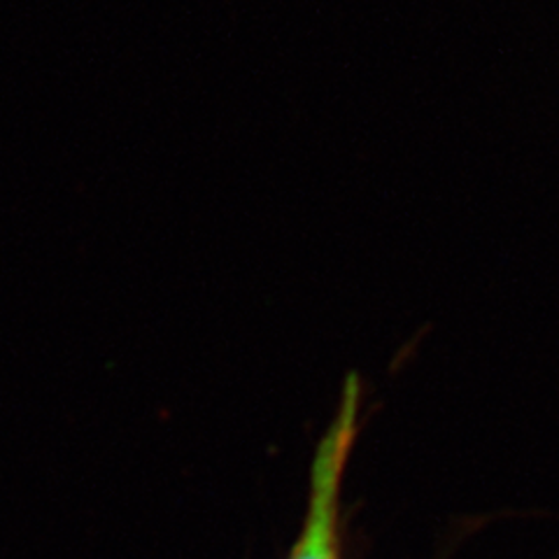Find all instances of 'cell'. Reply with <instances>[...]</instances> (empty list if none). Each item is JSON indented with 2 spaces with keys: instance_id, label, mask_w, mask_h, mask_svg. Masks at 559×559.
<instances>
[{
  "instance_id": "6da1fadb",
  "label": "cell",
  "mask_w": 559,
  "mask_h": 559,
  "mask_svg": "<svg viewBox=\"0 0 559 559\" xmlns=\"http://www.w3.org/2000/svg\"><path fill=\"white\" fill-rule=\"evenodd\" d=\"M359 378L349 376L336 417L314 450L310 468V495L304 530L296 538L289 559H341L338 511L345 466L357 439L359 419Z\"/></svg>"
}]
</instances>
